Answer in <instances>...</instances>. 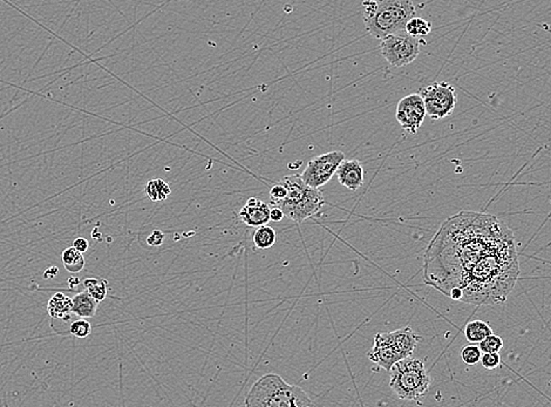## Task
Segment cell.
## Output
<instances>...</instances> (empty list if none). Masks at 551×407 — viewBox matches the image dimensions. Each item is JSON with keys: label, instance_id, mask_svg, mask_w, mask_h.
I'll return each mask as SVG.
<instances>
[{"label": "cell", "instance_id": "cell-1", "mask_svg": "<svg viewBox=\"0 0 551 407\" xmlns=\"http://www.w3.org/2000/svg\"><path fill=\"white\" fill-rule=\"evenodd\" d=\"M518 275L513 231L482 212L462 210L446 219L424 256L426 284L462 303H505Z\"/></svg>", "mask_w": 551, "mask_h": 407}, {"label": "cell", "instance_id": "cell-2", "mask_svg": "<svg viewBox=\"0 0 551 407\" xmlns=\"http://www.w3.org/2000/svg\"><path fill=\"white\" fill-rule=\"evenodd\" d=\"M417 10L410 0H365L363 19L368 33L381 39L404 31L406 24L415 17Z\"/></svg>", "mask_w": 551, "mask_h": 407}, {"label": "cell", "instance_id": "cell-3", "mask_svg": "<svg viewBox=\"0 0 551 407\" xmlns=\"http://www.w3.org/2000/svg\"><path fill=\"white\" fill-rule=\"evenodd\" d=\"M244 405L249 407H307L312 406L314 401L302 388L287 384L278 374L268 373L250 388Z\"/></svg>", "mask_w": 551, "mask_h": 407}, {"label": "cell", "instance_id": "cell-4", "mask_svg": "<svg viewBox=\"0 0 551 407\" xmlns=\"http://www.w3.org/2000/svg\"><path fill=\"white\" fill-rule=\"evenodd\" d=\"M280 182L287 187V196L272 206L282 209L287 219L302 223L320 212L325 201L319 188L307 185L300 175L283 177Z\"/></svg>", "mask_w": 551, "mask_h": 407}, {"label": "cell", "instance_id": "cell-5", "mask_svg": "<svg viewBox=\"0 0 551 407\" xmlns=\"http://www.w3.org/2000/svg\"><path fill=\"white\" fill-rule=\"evenodd\" d=\"M390 386L404 400L419 401L426 396L431 385V377L422 359L404 358L390 369Z\"/></svg>", "mask_w": 551, "mask_h": 407}, {"label": "cell", "instance_id": "cell-6", "mask_svg": "<svg viewBox=\"0 0 551 407\" xmlns=\"http://www.w3.org/2000/svg\"><path fill=\"white\" fill-rule=\"evenodd\" d=\"M422 40L407 32H395L380 39V52L385 60L395 67L410 65L420 53Z\"/></svg>", "mask_w": 551, "mask_h": 407}, {"label": "cell", "instance_id": "cell-7", "mask_svg": "<svg viewBox=\"0 0 551 407\" xmlns=\"http://www.w3.org/2000/svg\"><path fill=\"white\" fill-rule=\"evenodd\" d=\"M420 96L425 102L427 116L434 120L444 119L451 116L458 104L454 86L446 81L433 82L432 85L424 87Z\"/></svg>", "mask_w": 551, "mask_h": 407}, {"label": "cell", "instance_id": "cell-8", "mask_svg": "<svg viewBox=\"0 0 551 407\" xmlns=\"http://www.w3.org/2000/svg\"><path fill=\"white\" fill-rule=\"evenodd\" d=\"M344 160L345 154L343 152L336 150L322 154L307 162V168L300 177L307 185L314 188H320L337 173L339 165Z\"/></svg>", "mask_w": 551, "mask_h": 407}, {"label": "cell", "instance_id": "cell-9", "mask_svg": "<svg viewBox=\"0 0 551 407\" xmlns=\"http://www.w3.org/2000/svg\"><path fill=\"white\" fill-rule=\"evenodd\" d=\"M427 116L425 102L420 94H410L399 101L395 111L397 121L405 131L415 134Z\"/></svg>", "mask_w": 551, "mask_h": 407}, {"label": "cell", "instance_id": "cell-10", "mask_svg": "<svg viewBox=\"0 0 551 407\" xmlns=\"http://www.w3.org/2000/svg\"><path fill=\"white\" fill-rule=\"evenodd\" d=\"M368 357L370 361L386 371H390L395 363L404 359L398 350L390 343L386 332L375 334L374 344L371 351H368Z\"/></svg>", "mask_w": 551, "mask_h": 407}, {"label": "cell", "instance_id": "cell-11", "mask_svg": "<svg viewBox=\"0 0 551 407\" xmlns=\"http://www.w3.org/2000/svg\"><path fill=\"white\" fill-rule=\"evenodd\" d=\"M270 210L271 208L268 204L256 197H250L238 212V216L246 226L257 228L270 222Z\"/></svg>", "mask_w": 551, "mask_h": 407}, {"label": "cell", "instance_id": "cell-12", "mask_svg": "<svg viewBox=\"0 0 551 407\" xmlns=\"http://www.w3.org/2000/svg\"><path fill=\"white\" fill-rule=\"evenodd\" d=\"M336 174L339 183L350 189L351 192H356V189L364 186V167L358 160L345 159Z\"/></svg>", "mask_w": 551, "mask_h": 407}, {"label": "cell", "instance_id": "cell-13", "mask_svg": "<svg viewBox=\"0 0 551 407\" xmlns=\"http://www.w3.org/2000/svg\"><path fill=\"white\" fill-rule=\"evenodd\" d=\"M386 334L390 343L395 345V349L398 350L402 358L410 357L413 354L414 349L422 341V337L408 327Z\"/></svg>", "mask_w": 551, "mask_h": 407}, {"label": "cell", "instance_id": "cell-14", "mask_svg": "<svg viewBox=\"0 0 551 407\" xmlns=\"http://www.w3.org/2000/svg\"><path fill=\"white\" fill-rule=\"evenodd\" d=\"M99 302L91 296L87 290L79 292L72 298V314L79 316L81 318H92L98 310Z\"/></svg>", "mask_w": 551, "mask_h": 407}, {"label": "cell", "instance_id": "cell-15", "mask_svg": "<svg viewBox=\"0 0 551 407\" xmlns=\"http://www.w3.org/2000/svg\"><path fill=\"white\" fill-rule=\"evenodd\" d=\"M47 314L54 319L69 320L72 314V298H69L62 292L54 293L47 303Z\"/></svg>", "mask_w": 551, "mask_h": 407}, {"label": "cell", "instance_id": "cell-16", "mask_svg": "<svg viewBox=\"0 0 551 407\" xmlns=\"http://www.w3.org/2000/svg\"><path fill=\"white\" fill-rule=\"evenodd\" d=\"M491 334H493L491 327L483 320L469 322L464 329V337L468 342L474 343V344L481 342Z\"/></svg>", "mask_w": 551, "mask_h": 407}, {"label": "cell", "instance_id": "cell-17", "mask_svg": "<svg viewBox=\"0 0 551 407\" xmlns=\"http://www.w3.org/2000/svg\"><path fill=\"white\" fill-rule=\"evenodd\" d=\"M253 239V244L256 246L257 249H270L275 246L277 234L273 228L269 227L268 224H265V226L257 227Z\"/></svg>", "mask_w": 551, "mask_h": 407}, {"label": "cell", "instance_id": "cell-18", "mask_svg": "<svg viewBox=\"0 0 551 407\" xmlns=\"http://www.w3.org/2000/svg\"><path fill=\"white\" fill-rule=\"evenodd\" d=\"M62 264L65 269L71 273H78L82 271L84 268V258L80 251L71 246L69 249L64 250L62 255Z\"/></svg>", "mask_w": 551, "mask_h": 407}, {"label": "cell", "instance_id": "cell-19", "mask_svg": "<svg viewBox=\"0 0 551 407\" xmlns=\"http://www.w3.org/2000/svg\"><path fill=\"white\" fill-rule=\"evenodd\" d=\"M170 192H172V189L161 179L152 180L147 183L146 194L150 201H153V202L165 200L170 195Z\"/></svg>", "mask_w": 551, "mask_h": 407}, {"label": "cell", "instance_id": "cell-20", "mask_svg": "<svg viewBox=\"0 0 551 407\" xmlns=\"http://www.w3.org/2000/svg\"><path fill=\"white\" fill-rule=\"evenodd\" d=\"M405 31L415 38H422V37H426L431 33L432 24L422 18L413 17L408 23L406 24Z\"/></svg>", "mask_w": 551, "mask_h": 407}, {"label": "cell", "instance_id": "cell-21", "mask_svg": "<svg viewBox=\"0 0 551 407\" xmlns=\"http://www.w3.org/2000/svg\"><path fill=\"white\" fill-rule=\"evenodd\" d=\"M84 289L94 297L98 302L104 300L107 296V280H96V278H86L82 282Z\"/></svg>", "mask_w": 551, "mask_h": 407}, {"label": "cell", "instance_id": "cell-22", "mask_svg": "<svg viewBox=\"0 0 551 407\" xmlns=\"http://www.w3.org/2000/svg\"><path fill=\"white\" fill-rule=\"evenodd\" d=\"M481 357H482V351L480 349V346L476 345L474 343L463 346L461 350V358H462L463 363H466L467 365L478 364V361H481Z\"/></svg>", "mask_w": 551, "mask_h": 407}, {"label": "cell", "instance_id": "cell-23", "mask_svg": "<svg viewBox=\"0 0 551 407\" xmlns=\"http://www.w3.org/2000/svg\"><path fill=\"white\" fill-rule=\"evenodd\" d=\"M69 332L75 336L77 338H86L92 334V325L86 318L78 319L71 324Z\"/></svg>", "mask_w": 551, "mask_h": 407}, {"label": "cell", "instance_id": "cell-24", "mask_svg": "<svg viewBox=\"0 0 551 407\" xmlns=\"http://www.w3.org/2000/svg\"><path fill=\"white\" fill-rule=\"evenodd\" d=\"M478 346L482 351V354H485V352H500L502 347H503V339L491 334L483 341H481Z\"/></svg>", "mask_w": 551, "mask_h": 407}, {"label": "cell", "instance_id": "cell-25", "mask_svg": "<svg viewBox=\"0 0 551 407\" xmlns=\"http://www.w3.org/2000/svg\"><path fill=\"white\" fill-rule=\"evenodd\" d=\"M481 363L486 370H495L501 364V357L498 352H485L481 357Z\"/></svg>", "mask_w": 551, "mask_h": 407}, {"label": "cell", "instance_id": "cell-26", "mask_svg": "<svg viewBox=\"0 0 551 407\" xmlns=\"http://www.w3.org/2000/svg\"><path fill=\"white\" fill-rule=\"evenodd\" d=\"M287 187L280 181V183H276V185L270 189V200H271V204H275L277 201L283 200L284 197L287 196Z\"/></svg>", "mask_w": 551, "mask_h": 407}, {"label": "cell", "instance_id": "cell-27", "mask_svg": "<svg viewBox=\"0 0 551 407\" xmlns=\"http://www.w3.org/2000/svg\"><path fill=\"white\" fill-rule=\"evenodd\" d=\"M165 234H163L161 230L155 229V230H154L153 233L148 236V238H147V243H148V246L157 248V246H160L163 244V242H165Z\"/></svg>", "mask_w": 551, "mask_h": 407}, {"label": "cell", "instance_id": "cell-28", "mask_svg": "<svg viewBox=\"0 0 551 407\" xmlns=\"http://www.w3.org/2000/svg\"><path fill=\"white\" fill-rule=\"evenodd\" d=\"M74 249H77L78 251H80L81 254H84L86 253L89 248V243L86 238L84 237H78L74 239L73 242Z\"/></svg>", "mask_w": 551, "mask_h": 407}, {"label": "cell", "instance_id": "cell-29", "mask_svg": "<svg viewBox=\"0 0 551 407\" xmlns=\"http://www.w3.org/2000/svg\"><path fill=\"white\" fill-rule=\"evenodd\" d=\"M283 219L284 212H282V209L273 206V208H271V210H270V221H272V222H280Z\"/></svg>", "mask_w": 551, "mask_h": 407}, {"label": "cell", "instance_id": "cell-30", "mask_svg": "<svg viewBox=\"0 0 551 407\" xmlns=\"http://www.w3.org/2000/svg\"><path fill=\"white\" fill-rule=\"evenodd\" d=\"M59 273V270L55 266H51L48 269L45 271L44 273V277L48 280V278H54V277L57 276V273Z\"/></svg>", "mask_w": 551, "mask_h": 407}, {"label": "cell", "instance_id": "cell-31", "mask_svg": "<svg viewBox=\"0 0 551 407\" xmlns=\"http://www.w3.org/2000/svg\"><path fill=\"white\" fill-rule=\"evenodd\" d=\"M69 283L71 288H74V287L77 288L78 284L80 283V280H78V278H69Z\"/></svg>", "mask_w": 551, "mask_h": 407}]
</instances>
